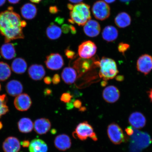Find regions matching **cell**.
Returning <instances> with one entry per match:
<instances>
[{
	"label": "cell",
	"instance_id": "24",
	"mask_svg": "<svg viewBox=\"0 0 152 152\" xmlns=\"http://www.w3.org/2000/svg\"><path fill=\"white\" fill-rule=\"evenodd\" d=\"M28 147L30 152H47L48 151L46 143L39 139L32 140Z\"/></svg>",
	"mask_w": 152,
	"mask_h": 152
},
{
	"label": "cell",
	"instance_id": "44",
	"mask_svg": "<svg viewBox=\"0 0 152 152\" xmlns=\"http://www.w3.org/2000/svg\"><path fill=\"white\" fill-rule=\"evenodd\" d=\"M55 21H56V22H58V24H61L64 22V19L58 17V18H56Z\"/></svg>",
	"mask_w": 152,
	"mask_h": 152
},
{
	"label": "cell",
	"instance_id": "26",
	"mask_svg": "<svg viewBox=\"0 0 152 152\" xmlns=\"http://www.w3.org/2000/svg\"><path fill=\"white\" fill-rule=\"evenodd\" d=\"M115 23L117 26L120 28H126L131 24V17L126 12H121L116 17Z\"/></svg>",
	"mask_w": 152,
	"mask_h": 152
},
{
	"label": "cell",
	"instance_id": "37",
	"mask_svg": "<svg viewBox=\"0 0 152 152\" xmlns=\"http://www.w3.org/2000/svg\"><path fill=\"white\" fill-rule=\"evenodd\" d=\"M73 104L74 107H75L77 109H80L82 106V102L80 100H74L73 101Z\"/></svg>",
	"mask_w": 152,
	"mask_h": 152
},
{
	"label": "cell",
	"instance_id": "29",
	"mask_svg": "<svg viewBox=\"0 0 152 152\" xmlns=\"http://www.w3.org/2000/svg\"><path fill=\"white\" fill-rule=\"evenodd\" d=\"M11 69L10 66L6 63L0 62V81L6 80L10 77Z\"/></svg>",
	"mask_w": 152,
	"mask_h": 152
},
{
	"label": "cell",
	"instance_id": "10",
	"mask_svg": "<svg viewBox=\"0 0 152 152\" xmlns=\"http://www.w3.org/2000/svg\"><path fill=\"white\" fill-rule=\"evenodd\" d=\"M137 71L145 75L149 74L152 70V57L148 54L142 55L137 62Z\"/></svg>",
	"mask_w": 152,
	"mask_h": 152
},
{
	"label": "cell",
	"instance_id": "27",
	"mask_svg": "<svg viewBox=\"0 0 152 152\" xmlns=\"http://www.w3.org/2000/svg\"><path fill=\"white\" fill-rule=\"evenodd\" d=\"M18 127L19 131L22 133H28L33 130L34 124L31 119L28 118H23L19 121Z\"/></svg>",
	"mask_w": 152,
	"mask_h": 152
},
{
	"label": "cell",
	"instance_id": "47",
	"mask_svg": "<svg viewBox=\"0 0 152 152\" xmlns=\"http://www.w3.org/2000/svg\"><path fill=\"white\" fill-rule=\"evenodd\" d=\"M148 96H149L150 100H151L152 102V88L148 92Z\"/></svg>",
	"mask_w": 152,
	"mask_h": 152
},
{
	"label": "cell",
	"instance_id": "22",
	"mask_svg": "<svg viewBox=\"0 0 152 152\" xmlns=\"http://www.w3.org/2000/svg\"><path fill=\"white\" fill-rule=\"evenodd\" d=\"M61 77L63 80L66 84L71 85L75 82L77 79V72L74 68L66 67L63 70Z\"/></svg>",
	"mask_w": 152,
	"mask_h": 152
},
{
	"label": "cell",
	"instance_id": "14",
	"mask_svg": "<svg viewBox=\"0 0 152 152\" xmlns=\"http://www.w3.org/2000/svg\"><path fill=\"white\" fill-rule=\"evenodd\" d=\"M129 121L133 128L140 129L145 126L146 119L142 113L135 112L131 114L129 118Z\"/></svg>",
	"mask_w": 152,
	"mask_h": 152
},
{
	"label": "cell",
	"instance_id": "46",
	"mask_svg": "<svg viewBox=\"0 0 152 152\" xmlns=\"http://www.w3.org/2000/svg\"><path fill=\"white\" fill-rule=\"evenodd\" d=\"M9 2L13 4L18 3L19 2L20 0H8Z\"/></svg>",
	"mask_w": 152,
	"mask_h": 152
},
{
	"label": "cell",
	"instance_id": "40",
	"mask_svg": "<svg viewBox=\"0 0 152 152\" xmlns=\"http://www.w3.org/2000/svg\"><path fill=\"white\" fill-rule=\"evenodd\" d=\"M44 82L47 85H50L52 82V79L50 77L47 76L44 79Z\"/></svg>",
	"mask_w": 152,
	"mask_h": 152
},
{
	"label": "cell",
	"instance_id": "5",
	"mask_svg": "<svg viewBox=\"0 0 152 152\" xmlns=\"http://www.w3.org/2000/svg\"><path fill=\"white\" fill-rule=\"evenodd\" d=\"M73 136L75 138L77 137L83 141L86 140L88 137L92 139L95 141L98 140L94 129L87 121H84L78 125L75 132L73 133Z\"/></svg>",
	"mask_w": 152,
	"mask_h": 152
},
{
	"label": "cell",
	"instance_id": "41",
	"mask_svg": "<svg viewBox=\"0 0 152 152\" xmlns=\"http://www.w3.org/2000/svg\"><path fill=\"white\" fill-rule=\"evenodd\" d=\"M52 93V90L49 88H45L44 91V94L45 96H50Z\"/></svg>",
	"mask_w": 152,
	"mask_h": 152
},
{
	"label": "cell",
	"instance_id": "2",
	"mask_svg": "<svg viewBox=\"0 0 152 152\" xmlns=\"http://www.w3.org/2000/svg\"><path fill=\"white\" fill-rule=\"evenodd\" d=\"M70 16L74 23L79 26H84L91 18L90 5L83 3L74 5L70 12Z\"/></svg>",
	"mask_w": 152,
	"mask_h": 152
},
{
	"label": "cell",
	"instance_id": "53",
	"mask_svg": "<svg viewBox=\"0 0 152 152\" xmlns=\"http://www.w3.org/2000/svg\"><path fill=\"white\" fill-rule=\"evenodd\" d=\"M85 110H86V108L85 107H81L80 108V111H84Z\"/></svg>",
	"mask_w": 152,
	"mask_h": 152
},
{
	"label": "cell",
	"instance_id": "33",
	"mask_svg": "<svg viewBox=\"0 0 152 152\" xmlns=\"http://www.w3.org/2000/svg\"><path fill=\"white\" fill-rule=\"evenodd\" d=\"M130 47V45L128 44L121 42L119 44L118 48L119 52L124 54L128 50Z\"/></svg>",
	"mask_w": 152,
	"mask_h": 152
},
{
	"label": "cell",
	"instance_id": "19",
	"mask_svg": "<svg viewBox=\"0 0 152 152\" xmlns=\"http://www.w3.org/2000/svg\"><path fill=\"white\" fill-rule=\"evenodd\" d=\"M6 90L7 94L10 96H16L22 94L23 91V86L20 82L13 80L7 83Z\"/></svg>",
	"mask_w": 152,
	"mask_h": 152
},
{
	"label": "cell",
	"instance_id": "52",
	"mask_svg": "<svg viewBox=\"0 0 152 152\" xmlns=\"http://www.w3.org/2000/svg\"><path fill=\"white\" fill-rule=\"evenodd\" d=\"M5 1L6 0H0V7L4 4Z\"/></svg>",
	"mask_w": 152,
	"mask_h": 152
},
{
	"label": "cell",
	"instance_id": "28",
	"mask_svg": "<svg viewBox=\"0 0 152 152\" xmlns=\"http://www.w3.org/2000/svg\"><path fill=\"white\" fill-rule=\"evenodd\" d=\"M62 30L59 26L51 23L47 27L46 33L48 37L51 40H56L60 37L62 34Z\"/></svg>",
	"mask_w": 152,
	"mask_h": 152
},
{
	"label": "cell",
	"instance_id": "49",
	"mask_svg": "<svg viewBox=\"0 0 152 152\" xmlns=\"http://www.w3.org/2000/svg\"><path fill=\"white\" fill-rule=\"evenodd\" d=\"M67 7L68 9H69V10L71 11L73 8L74 5L71 4H68L67 5Z\"/></svg>",
	"mask_w": 152,
	"mask_h": 152
},
{
	"label": "cell",
	"instance_id": "7",
	"mask_svg": "<svg viewBox=\"0 0 152 152\" xmlns=\"http://www.w3.org/2000/svg\"><path fill=\"white\" fill-rule=\"evenodd\" d=\"M107 132L110 140L114 144H121L125 140L122 129L117 124H110L108 126Z\"/></svg>",
	"mask_w": 152,
	"mask_h": 152
},
{
	"label": "cell",
	"instance_id": "20",
	"mask_svg": "<svg viewBox=\"0 0 152 152\" xmlns=\"http://www.w3.org/2000/svg\"><path fill=\"white\" fill-rule=\"evenodd\" d=\"M0 53L1 56L6 60L12 59L16 56L14 45L11 43H6L2 45Z\"/></svg>",
	"mask_w": 152,
	"mask_h": 152
},
{
	"label": "cell",
	"instance_id": "30",
	"mask_svg": "<svg viewBox=\"0 0 152 152\" xmlns=\"http://www.w3.org/2000/svg\"><path fill=\"white\" fill-rule=\"evenodd\" d=\"M76 69L80 74L88 71L91 68L90 62L86 60H78L76 61L75 64Z\"/></svg>",
	"mask_w": 152,
	"mask_h": 152
},
{
	"label": "cell",
	"instance_id": "54",
	"mask_svg": "<svg viewBox=\"0 0 152 152\" xmlns=\"http://www.w3.org/2000/svg\"><path fill=\"white\" fill-rule=\"evenodd\" d=\"M120 1L123 2L127 3H129V2L132 1V0H120Z\"/></svg>",
	"mask_w": 152,
	"mask_h": 152
},
{
	"label": "cell",
	"instance_id": "51",
	"mask_svg": "<svg viewBox=\"0 0 152 152\" xmlns=\"http://www.w3.org/2000/svg\"><path fill=\"white\" fill-rule=\"evenodd\" d=\"M30 1L33 3H39L42 0H30Z\"/></svg>",
	"mask_w": 152,
	"mask_h": 152
},
{
	"label": "cell",
	"instance_id": "6",
	"mask_svg": "<svg viewBox=\"0 0 152 152\" xmlns=\"http://www.w3.org/2000/svg\"><path fill=\"white\" fill-rule=\"evenodd\" d=\"M92 12L97 20H103L109 18L110 15V8L109 5L104 1H98L93 6Z\"/></svg>",
	"mask_w": 152,
	"mask_h": 152
},
{
	"label": "cell",
	"instance_id": "57",
	"mask_svg": "<svg viewBox=\"0 0 152 152\" xmlns=\"http://www.w3.org/2000/svg\"><path fill=\"white\" fill-rule=\"evenodd\" d=\"M1 84H0V91H1Z\"/></svg>",
	"mask_w": 152,
	"mask_h": 152
},
{
	"label": "cell",
	"instance_id": "42",
	"mask_svg": "<svg viewBox=\"0 0 152 152\" xmlns=\"http://www.w3.org/2000/svg\"><path fill=\"white\" fill-rule=\"evenodd\" d=\"M30 142L28 140H25L21 142V145L24 148H27L29 147Z\"/></svg>",
	"mask_w": 152,
	"mask_h": 152
},
{
	"label": "cell",
	"instance_id": "35",
	"mask_svg": "<svg viewBox=\"0 0 152 152\" xmlns=\"http://www.w3.org/2000/svg\"><path fill=\"white\" fill-rule=\"evenodd\" d=\"M60 77L58 74H56L53 76L52 78V82L54 85H57L60 83Z\"/></svg>",
	"mask_w": 152,
	"mask_h": 152
},
{
	"label": "cell",
	"instance_id": "11",
	"mask_svg": "<svg viewBox=\"0 0 152 152\" xmlns=\"http://www.w3.org/2000/svg\"><path fill=\"white\" fill-rule=\"evenodd\" d=\"M102 96L105 102L108 103H113L119 99L120 92L116 87L110 85L104 89Z\"/></svg>",
	"mask_w": 152,
	"mask_h": 152
},
{
	"label": "cell",
	"instance_id": "55",
	"mask_svg": "<svg viewBox=\"0 0 152 152\" xmlns=\"http://www.w3.org/2000/svg\"><path fill=\"white\" fill-rule=\"evenodd\" d=\"M106 84H107V83H106V81L104 80L103 81H102L101 83L102 86H105Z\"/></svg>",
	"mask_w": 152,
	"mask_h": 152
},
{
	"label": "cell",
	"instance_id": "36",
	"mask_svg": "<svg viewBox=\"0 0 152 152\" xmlns=\"http://www.w3.org/2000/svg\"><path fill=\"white\" fill-rule=\"evenodd\" d=\"M62 31L65 34H67L70 31V25L67 24H64L62 26L61 28Z\"/></svg>",
	"mask_w": 152,
	"mask_h": 152
},
{
	"label": "cell",
	"instance_id": "45",
	"mask_svg": "<svg viewBox=\"0 0 152 152\" xmlns=\"http://www.w3.org/2000/svg\"><path fill=\"white\" fill-rule=\"evenodd\" d=\"M83 0H69L71 2L73 3H80Z\"/></svg>",
	"mask_w": 152,
	"mask_h": 152
},
{
	"label": "cell",
	"instance_id": "18",
	"mask_svg": "<svg viewBox=\"0 0 152 152\" xmlns=\"http://www.w3.org/2000/svg\"><path fill=\"white\" fill-rule=\"evenodd\" d=\"M34 130L37 134H46L50 130L51 124L48 119L45 118L36 120L34 124Z\"/></svg>",
	"mask_w": 152,
	"mask_h": 152
},
{
	"label": "cell",
	"instance_id": "17",
	"mask_svg": "<svg viewBox=\"0 0 152 152\" xmlns=\"http://www.w3.org/2000/svg\"><path fill=\"white\" fill-rule=\"evenodd\" d=\"M54 145L60 151H66L71 146V140L69 136L66 134L58 135L54 140Z\"/></svg>",
	"mask_w": 152,
	"mask_h": 152
},
{
	"label": "cell",
	"instance_id": "1",
	"mask_svg": "<svg viewBox=\"0 0 152 152\" xmlns=\"http://www.w3.org/2000/svg\"><path fill=\"white\" fill-rule=\"evenodd\" d=\"M26 25V22L21 20L20 15L13 11L12 7L0 13V33L4 37L6 43L24 39L23 28Z\"/></svg>",
	"mask_w": 152,
	"mask_h": 152
},
{
	"label": "cell",
	"instance_id": "15",
	"mask_svg": "<svg viewBox=\"0 0 152 152\" xmlns=\"http://www.w3.org/2000/svg\"><path fill=\"white\" fill-rule=\"evenodd\" d=\"M3 149L4 152H18L20 149V144L17 138L9 137L3 142Z\"/></svg>",
	"mask_w": 152,
	"mask_h": 152
},
{
	"label": "cell",
	"instance_id": "39",
	"mask_svg": "<svg viewBox=\"0 0 152 152\" xmlns=\"http://www.w3.org/2000/svg\"><path fill=\"white\" fill-rule=\"evenodd\" d=\"M72 95L73 96V98H77L81 96L82 94V93L80 92L79 91L77 90H75L73 91Z\"/></svg>",
	"mask_w": 152,
	"mask_h": 152
},
{
	"label": "cell",
	"instance_id": "21",
	"mask_svg": "<svg viewBox=\"0 0 152 152\" xmlns=\"http://www.w3.org/2000/svg\"><path fill=\"white\" fill-rule=\"evenodd\" d=\"M21 14L24 18L32 20L35 18L37 13V9L35 5L28 3L24 4L21 8Z\"/></svg>",
	"mask_w": 152,
	"mask_h": 152
},
{
	"label": "cell",
	"instance_id": "38",
	"mask_svg": "<svg viewBox=\"0 0 152 152\" xmlns=\"http://www.w3.org/2000/svg\"><path fill=\"white\" fill-rule=\"evenodd\" d=\"M49 11L51 14H54L58 13L59 10L56 6H51L49 7Z\"/></svg>",
	"mask_w": 152,
	"mask_h": 152
},
{
	"label": "cell",
	"instance_id": "16",
	"mask_svg": "<svg viewBox=\"0 0 152 152\" xmlns=\"http://www.w3.org/2000/svg\"><path fill=\"white\" fill-rule=\"evenodd\" d=\"M28 72L30 77L35 81L41 80L45 75L44 67L41 64H33L28 68Z\"/></svg>",
	"mask_w": 152,
	"mask_h": 152
},
{
	"label": "cell",
	"instance_id": "50",
	"mask_svg": "<svg viewBox=\"0 0 152 152\" xmlns=\"http://www.w3.org/2000/svg\"><path fill=\"white\" fill-rule=\"evenodd\" d=\"M104 1L107 3H111L115 2V0H104Z\"/></svg>",
	"mask_w": 152,
	"mask_h": 152
},
{
	"label": "cell",
	"instance_id": "32",
	"mask_svg": "<svg viewBox=\"0 0 152 152\" xmlns=\"http://www.w3.org/2000/svg\"><path fill=\"white\" fill-rule=\"evenodd\" d=\"M72 98H73V96L71 93H64L61 96L60 100L64 103H68L71 101Z\"/></svg>",
	"mask_w": 152,
	"mask_h": 152
},
{
	"label": "cell",
	"instance_id": "23",
	"mask_svg": "<svg viewBox=\"0 0 152 152\" xmlns=\"http://www.w3.org/2000/svg\"><path fill=\"white\" fill-rule=\"evenodd\" d=\"M102 35L104 40L107 42H112L115 41L118 37V31L114 26H107L104 28Z\"/></svg>",
	"mask_w": 152,
	"mask_h": 152
},
{
	"label": "cell",
	"instance_id": "34",
	"mask_svg": "<svg viewBox=\"0 0 152 152\" xmlns=\"http://www.w3.org/2000/svg\"><path fill=\"white\" fill-rule=\"evenodd\" d=\"M64 53L66 56L70 59H73L76 58V53L74 51L70 50L69 48L66 49Z\"/></svg>",
	"mask_w": 152,
	"mask_h": 152
},
{
	"label": "cell",
	"instance_id": "43",
	"mask_svg": "<svg viewBox=\"0 0 152 152\" xmlns=\"http://www.w3.org/2000/svg\"><path fill=\"white\" fill-rule=\"evenodd\" d=\"M70 31H71V33L73 34H75L77 33V31H76V29L75 27V26H72L70 25Z\"/></svg>",
	"mask_w": 152,
	"mask_h": 152
},
{
	"label": "cell",
	"instance_id": "13",
	"mask_svg": "<svg viewBox=\"0 0 152 152\" xmlns=\"http://www.w3.org/2000/svg\"><path fill=\"white\" fill-rule=\"evenodd\" d=\"M100 25L96 21L89 20L83 27V31L87 36L91 37H97L100 32Z\"/></svg>",
	"mask_w": 152,
	"mask_h": 152
},
{
	"label": "cell",
	"instance_id": "12",
	"mask_svg": "<svg viewBox=\"0 0 152 152\" xmlns=\"http://www.w3.org/2000/svg\"><path fill=\"white\" fill-rule=\"evenodd\" d=\"M14 104L15 107L18 111H27L31 107L32 101L28 94H21L15 98Z\"/></svg>",
	"mask_w": 152,
	"mask_h": 152
},
{
	"label": "cell",
	"instance_id": "31",
	"mask_svg": "<svg viewBox=\"0 0 152 152\" xmlns=\"http://www.w3.org/2000/svg\"><path fill=\"white\" fill-rule=\"evenodd\" d=\"M9 111L8 106L7 105L6 96L5 94L0 95V118Z\"/></svg>",
	"mask_w": 152,
	"mask_h": 152
},
{
	"label": "cell",
	"instance_id": "25",
	"mask_svg": "<svg viewBox=\"0 0 152 152\" xmlns=\"http://www.w3.org/2000/svg\"><path fill=\"white\" fill-rule=\"evenodd\" d=\"M27 68V64L26 61L22 58H15L11 64V69L15 73L22 74L26 72Z\"/></svg>",
	"mask_w": 152,
	"mask_h": 152
},
{
	"label": "cell",
	"instance_id": "48",
	"mask_svg": "<svg viewBox=\"0 0 152 152\" xmlns=\"http://www.w3.org/2000/svg\"><path fill=\"white\" fill-rule=\"evenodd\" d=\"M124 79V77L122 76H118L116 77V80L118 81H122Z\"/></svg>",
	"mask_w": 152,
	"mask_h": 152
},
{
	"label": "cell",
	"instance_id": "3",
	"mask_svg": "<svg viewBox=\"0 0 152 152\" xmlns=\"http://www.w3.org/2000/svg\"><path fill=\"white\" fill-rule=\"evenodd\" d=\"M96 65L100 67L99 77L104 81L113 79L118 73L116 63L111 58L102 57L99 61L96 62Z\"/></svg>",
	"mask_w": 152,
	"mask_h": 152
},
{
	"label": "cell",
	"instance_id": "8",
	"mask_svg": "<svg viewBox=\"0 0 152 152\" xmlns=\"http://www.w3.org/2000/svg\"><path fill=\"white\" fill-rule=\"evenodd\" d=\"M97 47L94 43L91 41H86L79 45L78 53L82 58L88 59L94 56Z\"/></svg>",
	"mask_w": 152,
	"mask_h": 152
},
{
	"label": "cell",
	"instance_id": "4",
	"mask_svg": "<svg viewBox=\"0 0 152 152\" xmlns=\"http://www.w3.org/2000/svg\"><path fill=\"white\" fill-rule=\"evenodd\" d=\"M130 149L132 152H140L151 143V137L147 133L134 129L131 136Z\"/></svg>",
	"mask_w": 152,
	"mask_h": 152
},
{
	"label": "cell",
	"instance_id": "9",
	"mask_svg": "<svg viewBox=\"0 0 152 152\" xmlns=\"http://www.w3.org/2000/svg\"><path fill=\"white\" fill-rule=\"evenodd\" d=\"M45 63L48 69L57 71L61 69L63 66L64 62L61 55L58 53H54L46 57Z\"/></svg>",
	"mask_w": 152,
	"mask_h": 152
},
{
	"label": "cell",
	"instance_id": "56",
	"mask_svg": "<svg viewBox=\"0 0 152 152\" xmlns=\"http://www.w3.org/2000/svg\"><path fill=\"white\" fill-rule=\"evenodd\" d=\"M3 125L1 121H0V130H1V129L3 128Z\"/></svg>",
	"mask_w": 152,
	"mask_h": 152
}]
</instances>
